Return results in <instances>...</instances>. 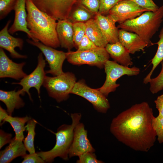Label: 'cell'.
<instances>
[{
	"label": "cell",
	"instance_id": "cell-1",
	"mask_svg": "<svg viewBox=\"0 0 163 163\" xmlns=\"http://www.w3.org/2000/svg\"><path fill=\"white\" fill-rule=\"evenodd\" d=\"M154 117L147 102L136 104L113 119L110 131L118 141L132 149L147 152L156 138L152 123Z\"/></svg>",
	"mask_w": 163,
	"mask_h": 163
},
{
	"label": "cell",
	"instance_id": "cell-2",
	"mask_svg": "<svg viewBox=\"0 0 163 163\" xmlns=\"http://www.w3.org/2000/svg\"><path fill=\"white\" fill-rule=\"evenodd\" d=\"M26 6L27 27L32 40L54 48L59 47L56 20L40 10L32 0H26Z\"/></svg>",
	"mask_w": 163,
	"mask_h": 163
},
{
	"label": "cell",
	"instance_id": "cell-3",
	"mask_svg": "<svg viewBox=\"0 0 163 163\" xmlns=\"http://www.w3.org/2000/svg\"><path fill=\"white\" fill-rule=\"evenodd\" d=\"M163 19V5L155 12L145 11L136 18L119 24L117 27L137 34L149 46L153 44L151 39L158 30Z\"/></svg>",
	"mask_w": 163,
	"mask_h": 163
},
{
	"label": "cell",
	"instance_id": "cell-4",
	"mask_svg": "<svg viewBox=\"0 0 163 163\" xmlns=\"http://www.w3.org/2000/svg\"><path fill=\"white\" fill-rule=\"evenodd\" d=\"M82 116L80 113H71L72 124H63L58 128L56 133H54L56 141L53 148L49 151L37 152L45 162H52L57 157L65 160H69V152L73 141L74 129L80 122Z\"/></svg>",
	"mask_w": 163,
	"mask_h": 163
},
{
	"label": "cell",
	"instance_id": "cell-5",
	"mask_svg": "<svg viewBox=\"0 0 163 163\" xmlns=\"http://www.w3.org/2000/svg\"><path fill=\"white\" fill-rule=\"evenodd\" d=\"M76 80L73 73L63 72L54 77L46 76L43 85L50 97L60 102L68 99Z\"/></svg>",
	"mask_w": 163,
	"mask_h": 163
},
{
	"label": "cell",
	"instance_id": "cell-6",
	"mask_svg": "<svg viewBox=\"0 0 163 163\" xmlns=\"http://www.w3.org/2000/svg\"><path fill=\"white\" fill-rule=\"evenodd\" d=\"M104 68L106 75V80L103 85L97 89L106 97L110 93L115 91L120 86L116 82L120 77L125 75H137L140 72L137 67L134 66L129 68L109 60L106 62Z\"/></svg>",
	"mask_w": 163,
	"mask_h": 163
},
{
	"label": "cell",
	"instance_id": "cell-7",
	"mask_svg": "<svg viewBox=\"0 0 163 163\" xmlns=\"http://www.w3.org/2000/svg\"><path fill=\"white\" fill-rule=\"evenodd\" d=\"M67 53L68 61L73 65L86 64L100 68L104 67L109 60L110 55L104 47H96L83 51H68Z\"/></svg>",
	"mask_w": 163,
	"mask_h": 163
},
{
	"label": "cell",
	"instance_id": "cell-8",
	"mask_svg": "<svg viewBox=\"0 0 163 163\" xmlns=\"http://www.w3.org/2000/svg\"><path fill=\"white\" fill-rule=\"evenodd\" d=\"M71 94L80 96L90 102L97 112L106 113L110 107L108 100L98 89L88 86L83 79L75 83Z\"/></svg>",
	"mask_w": 163,
	"mask_h": 163
},
{
	"label": "cell",
	"instance_id": "cell-9",
	"mask_svg": "<svg viewBox=\"0 0 163 163\" xmlns=\"http://www.w3.org/2000/svg\"><path fill=\"white\" fill-rule=\"evenodd\" d=\"M79 0H32L41 11L56 20L67 19Z\"/></svg>",
	"mask_w": 163,
	"mask_h": 163
},
{
	"label": "cell",
	"instance_id": "cell-10",
	"mask_svg": "<svg viewBox=\"0 0 163 163\" xmlns=\"http://www.w3.org/2000/svg\"><path fill=\"white\" fill-rule=\"evenodd\" d=\"M26 41L29 43L38 48L44 56L50 68L49 70L46 71V74L49 73L55 76L63 72L62 67L64 61L66 59V52L57 50L39 41H34L29 39H27Z\"/></svg>",
	"mask_w": 163,
	"mask_h": 163
},
{
	"label": "cell",
	"instance_id": "cell-11",
	"mask_svg": "<svg viewBox=\"0 0 163 163\" xmlns=\"http://www.w3.org/2000/svg\"><path fill=\"white\" fill-rule=\"evenodd\" d=\"M46 62L43 59V53H40L37 57V64L35 69L30 74L22 78L20 82L18 83H13V84L21 85V89L24 93H27L31 101H32L29 89L34 87L36 89L40 97V88L43 85L45 77L46 72L44 68Z\"/></svg>",
	"mask_w": 163,
	"mask_h": 163
},
{
	"label": "cell",
	"instance_id": "cell-12",
	"mask_svg": "<svg viewBox=\"0 0 163 163\" xmlns=\"http://www.w3.org/2000/svg\"><path fill=\"white\" fill-rule=\"evenodd\" d=\"M148 11L130 0H122L110 10L108 14L120 24Z\"/></svg>",
	"mask_w": 163,
	"mask_h": 163
},
{
	"label": "cell",
	"instance_id": "cell-13",
	"mask_svg": "<svg viewBox=\"0 0 163 163\" xmlns=\"http://www.w3.org/2000/svg\"><path fill=\"white\" fill-rule=\"evenodd\" d=\"M95 149L87 137V131L84 124L80 122L75 127L73 139L69 152V158L79 155L86 152H94Z\"/></svg>",
	"mask_w": 163,
	"mask_h": 163
},
{
	"label": "cell",
	"instance_id": "cell-14",
	"mask_svg": "<svg viewBox=\"0 0 163 163\" xmlns=\"http://www.w3.org/2000/svg\"><path fill=\"white\" fill-rule=\"evenodd\" d=\"M24 62L18 63L13 62L6 54L3 49H0V78H10L19 80L27 75L23 70Z\"/></svg>",
	"mask_w": 163,
	"mask_h": 163
},
{
	"label": "cell",
	"instance_id": "cell-15",
	"mask_svg": "<svg viewBox=\"0 0 163 163\" xmlns=\"http://www.w3.org/2000/svg\"><path fill=\"white\" fill-rule=\"evenodd\" d=\"M11 22V20H8L4 27L0 30V47L9 52L12 58H26V55L21 54L15 50V48L17 47L22 50L24 41L22 39L14 37L9 33L8 27Z\"/></svg>",
	"mask_w": 163,
	"mask_h": 163
},
{
	"label": "cell",
	"instance_id": "cell-16",
	"mask_svg": "<svg viewBox=\"0 0 163 163\" xmlns=\"http://www.w3.org/2000/svg\"><path fill=\"white\" fill-rule=\"evenodd\" d=\"M94 19L103 34L109 43L119 41L118 28L115 20L110 15H102L98 12L95 14Z\"/></svg>",
	"mask_w": 163,
	"mask_h": 163
},
{
	"label": "cell",
	"instance_id": "cell-17",
	"mask_svg": "<svg viewBox=\"0 0 163 163\" xmlns=\"http://www.w3.org/2000/svg\"><path fill=\"white\" fill-rule=\"evenodd\" d=\"M26 2V0H17L14 10L15 12L14 21L8 30L11 34L19 31L24 32L29 38L32 40L33 37L27 27Z\"/></svg>",
	"mask_w": 163,
	"mask_h": 163
},
{
	"label": "cell",
	"instance_id": "cell-18",
	"mask_svg": "<svg viewBox=\"0 0 163 163\" xmlns=\"http://www.w3.org/2000/svg\"><path fill=\"white\" fill-rule=\"evenodd\" d=\"M119 42L128 50L130 54L143 51L149 45L137 34L122 29L118 30Z\"/></svg>",
	"mask_w": 163,
	"mask_h": 163
},
{
	"label": "cell",
	"instance_id": "cell-19",
	"mask_svg": "<svg viewBox=\"0 0 163 163\" xmlns=\"http://www.w3.org/2000/svg\"><path fill=\"white\" fill-rule=\"evenodd\" d=\"M56 30L60 46L62 48L70 51L75 47L73 23L68 19L58 20Z\"/></svg>",
	"mask_w": 163,
	"mask_h": 163
},
{
	"label": "cell",
	"instance_id": "cell-20",
	"mask_svg": "<svg viewBox=\"0 0 163 163\" xmlns=\"http://www.w3.org/2000/svg\"><path fill=\"white\" fill-rule=\"evenodd\" d=\"M22 141L12 138L9 145L0 151V163H8L16 158L26 154L27 150Z\"/></svg>",
	"mask_w": 163,
	"mask_h": 163
},
{
	"label": "cell",
	"instance_id": "cell-21",
	"mask_svg": "<svg viewBox=\"0 0 163 163\" xmlns=\"http://www.w3.org/2000/svg\"><path fill=\"white\" fill-rule=\"evenodd\" d=\"M105 48L110 56L114 61L126 66L133 65L130 53L120 42L112 44L108 43Z\"/></svg>",
	"mask_w": 163,
	"mask_h": 163
},
{
	"label": "cell",
	"instance_id": "cell-22",
	"mask_svg": "<svg viewBox=\"0 0 163 163\" xmlns=\"http://www.w3.org/2000/svg\"><path fill=\"white\" fill-rule=\"evenodd\" d=\"M24 94L21 89L17 91L15 90L10 91L0 90V100L6 105L7 111L9 115H11L14 109L24 106L25 103L20 95Z\"/></svg>",
	"mask_w": 163,
	"mask_h": 163
},
{
	"label": "cell",
	"instance_id": "cell-23",
	"mask_svg": "<svg viewBox=\"0 0 163 163\" xmlns=\"http://www.w3.org/2000/svg\"><path fill=\"white\" fill-rule=\"evenodd\" d=\"M85 34L97 47H105L108 42L94 18L85 22Z\"/></svg>",
	"mask_w": 163,
	"mask_h": 163
},
{
	"label": "cell",
	"instance_id": "cell-24",
	"mask_svg": "<svg viewBox=\"0 0 163 163\" xmlns=\"http://www.w3.org/2000/svg\"><path fill=\"white\" fill-rule=\"evenodd\" d=\"M31 117L28 116L20 117H12L8 114L4 119L2 124L5 122L9 123L12 127L15 134V139L23 141L24 139V132L25 130V124Z\"/></svg>",
	"mask_w": 163,
	"mask_h": 163
},
{
	"label": "cell",
	"instance_id": "cell-25",
	"mask_svg": "<svg viewBox=\"0 0 163 163\" xmlns=\"http://www.w3.org/2000/svg\"><path fill=\"white\" fill-rule=\"evenodd\" d=\"M95 15L83 6L77 4L73 8L67 19L72 23L77 22L85 23L94 18Z\"/></svg>",
	"mask_w": 163,
	"mask_h": 163
},
{
	"label": "cell",
	"instance_id": "cell-26",
	"mask_svg": "<svg viewBox=\"0 0 163 163\" xmlns=\"http://www.w3.org/2000/svg\"><path fill=\"white\" fill-rule=\"evenodd\" d=\"M159 37V41L156 43L158 45L157 50L151 60L152 68L149 73L143 79V83L145 84L149 83L153 71L158 65L163 61V26L160 31Z\"/></svg>",
	"mask_w": 163,
	"mask_h": 163
},
{
	"label": "cell",
	"instance_id": "cell-27",
	"mask_svg": "<svg viewBox=\"0 0 163 163\" xmlns=\"http://www.w3.org/2000/svg\"><path fill=\"white\" fill-rule=\"evenodd\" d=\"M37 121L33 119H31L25 126V130L28 132L27 135L24 139V144L26 149L32 154L35 153L34 145V139L35 135V128Z\"/></svg>",
	"mask_w": 163,
	"mask_h": 163
},
{
	"label": "cell",
	"instance_id": "cell-28",
	"mask_svg": "<svg viewBox=\"0 0 163 163\" xmlns=\"http://www.w3.org/2000/svg\"><path fill=\"white\" fill-rule=\"evenodd\" d=\"M73 39L75 47L78 46L85 34V22H77L73 23Z\"/></svg>",
	"mask_w": 163,
	"mask_h": 163
},
{
	"label": "cell",
	"instance_id": "cell-29",
	"mask_svg": "<svg viewBox=\"0 0 163 163\" xmlns=\"http://www.w3.org/2000/svg\"><path fill=\"white\" fill-rule=\"evenodd\" d=\"M161 69L159 75L156 77L151 78L149 83V90L152 94H155L163 89V61L161 62Z\"/></svg>",
	"mask_w": 163,
	"mask_h": 163
},
{
	"label": "cell",
	"instance_id": "cell-30",
	"mask_svg": "<svg viewBox=\"0 0 163 163\" xmlns=\"http://www.w3.org/2000/svg\"><path fill=\"white\" fill-rule=\"evenodd\" d=\"M17 0H0V20L5 18L14 8Z\"/></svg>",
	"mask_w": 163,
	"mask_h": 163
},
{
	"label": "cell",
	"instance_id": "cell-31",
	"mask_svg": "<svg viewBox=\"0 0 163 163\" xmlns=\"http://www.w3.org/2000/svg\"><path fill=\"white\" fill-rule=\"evenodd\" d=\"M152 123L158 142L160 144L163 143V117L158 116L156 117L154 116Z\"/></svg>",
	"mask_w": 163,
	"mask_h": 163
},
{
	"label": "cell",
	"instance_id": "cell-32",
	"mask_svg": "<svg viewBox=\"0 0 163 163\" xmlns=\"http://www.w3.org/2000/svg\"><path fill=\"white\" fill-rule=\"evenodd\" d=\"M121 0H100V4L98 12L103 15H108L110 10Z\"/></svg>",
	"mask_w": 163,
	"mask_h": 163
},
{
	"label": "cell",
	"instance_id": "cell-33",
	"mask_svg": "<svg viewBox=\"0 0 163 163\" xmlns=\"http://www.w3.org/2000/svg\"><path fill=\"white\" fill-rule=\"evenodd\" d=\"M100 4V0H79L77 4L83 6L95 14L98 12Z\"/></svg>",
	"mask_w": 163,
	"mask_h": 163
},
{
	"label": "cell",
	"instance_id": "cell-34",
	"mask_svg": "<svg viewBox=\"0 0 163 163\" xmlns=\"http://www.w3.org/2000/svg\"><path fill=\"white\" fill-rule=\"evenodd\" d=\"M78 159L76 161L77 163H103L104 162L97 158L94 152H85L78 156Z\"/></svg>",
	"mask_w": 163,
	"mask_h": 163
},
{
	"label": "cell",
	"instance_id": "cell-35",
	"mask_svg": "<svg viewBox=\"0 0 163 163\" xmlns=\"http://www.w3.org/2000/svg\"><path fill=\"white\" fill-rule=\"evenodd\" d=\"M135 2L141 7L148 11L155 12L159 7L152 0H130Z\"/></svg>",
	"mask_w": 163,
	"mask_h": 163
},
{
	"label": "cell",
	"instance_id": "cell-36",
	"mask_svg": "<svg viewBox=\"0 0 163 163\" xmlns=\"http://www.w3.org/2000/svg\"><path fill=\"white\" fill-rule=\"evenodd\" d=\"M97 47L85 34L80 42L76 51H83Z\"/></svg>",
	"mask_w": 163,
	"mask_h": 163
},
{
	"label": "cell",
	"instance_id": "cell-37",
	"mask_svg": "<svg viewBox=\"0 0 163 163\" xmlns=\"http://www.w3.org/2000/svg\"><path fill=\"white\" fill-rule=\"evenodd\" d=\"M24 159L22 163H43L45 162L43 159L37 153L29 154H25L23 157Z\"/></svg>",
	"mask_w": 163,
	"mask_h": 163
},
{
	"label": "cell",
	"instance_id": "cell-38",
	"mask_svg": "<svg viewBox=\"0 0 163 163\" xmlns=\"http://www.w3.org/2000/svg\"><path fill=\"white\" fill-rule=\"evenodd\" d=\"M12 134L6 133L2 130L0 131V149L5 144L10 143L11 140Z\"/></svg>",
	"mask_w": 163,
	"mask_h": 163
},
{
	"label": "cell",
	"instance_id": "cell-39",
	"mask_svg": "<svg viewBox=\"0 0 163 163\" xmlns=\"http://www.w3.org/2000/svg\"><path fill=\"white\" fill-rule=\"evenodd\" d=\"M154 102L159 112L158 116L163 117V94L158 96Z\"/></svg>",
	"mask_w": 163,
	"mask_h": 163
},
{
	"label": "cell",
	"instance_id": "cell-40",
	"mask_svg": "<svg viewBox=\"0 0 163 163\" xmlns=\"http://www.w3.org/2000/svg\"><path fill=\"white\" fill-rule=\"evenodd\" d=\"M8 114L7 112L1 106H0V122L1 125L6 116Z\"/></svg>",
	"mask_w": 163,
	"mask_h": 163
}]
</instances>
